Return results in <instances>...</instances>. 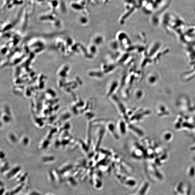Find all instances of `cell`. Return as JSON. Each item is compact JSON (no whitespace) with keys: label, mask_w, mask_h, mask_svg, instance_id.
I'll return each instance as SVG.
<instances>
[{"label":"cell","mask_w":195,"mask_h":195,"mask_svg":"<svg viewBox=\"0 0 195 195\" xmlns=\"http://www.w3.org/2000/svg\"><path fill=\"white\" fill-rule=\"evenodd\" d=\"M190 192V187L183 182L177 184L174 188V193L176 195H189Z\"/></svg>","instance_id":"cell-1"},{"label":"cell","mask_w":195,"mask_h":195,"mask_svg":"<svg viewBox=\"0 0 195 195\" xmlns=\"http://www.w3.org/2000/svg\"><path fill=\"white\" fill-rule=\"evenodd\" d=\"M19 168H14L11 171H10L9 172L7 173L6 177L8 178H11L12 177H14V176L16 175L17 173L19 172V171L20 170Z\"/></svg>","instance_id":"cell-2"},{"label":"cell","mask_w":195,"mask_h":195,"mask_svg":"<svg viewBox=\"0 0 195 195\" xmlns=\"http://www.w3.org/2000/svg\"><path fill=\"white\" fill-rule=\"evenodd\" d=\"M54 174V176H55L56 181L58 182V183H61L62 181V178H61V176L62 175L60 174L59 172L58 171H52Z\"/></svg>","instance_id":"cell-3"},{"label":"cell","mask_w":195,"mask_h":195,"mask_svg":"<svg viewBox=\"0 0 195 195\" xmlns=\"http://www.w3.org/2000/svg\"><path fill=\"white\" fill-rule=\"evenodd\" d=\"M23 184H24V183H21L20 185H19L18 187L17 186V187H16L15 189H14V190H13V191L11 192L10 194L13 195L18 193L19 191H20V190H21L22 187H23Z\"/></svg>","instance_id":"cell-4"},{"label":"cell","mask_w":195,"mask_h":195,"mask_svg":"<svg viewBox=\"0 0 195 195\" xmlns=\"http://www.w3.org/2000/svg\"><path fill=\"white\" fill-rule=\"evenodd\" d=\"M48 177L50 181L51 182L54 183L56 181L55 176L53 172H50L48 173Z\"/></svg>","instance_id":"cell-5"},{"label":"cell","mask_w":195,"mask_h":195,"mask_svg":"<svg viewBox=\"0 0 195 195\" xmlns=\"http://www.w3.org/2000/svg\"><path fill=\"white\" fill-rule=\"evenodd\" d=\"M1 195H3L4 192H5V189L4 188H1Z\"/></svg>","instance_id":"cell-6"},{"label":"cell","mask_w":195,"mask_h":195,"mask_svg":"<svg viewBox=\"0 0 195 195\" xmlns=\"http://www.w3.org/2000/svg\"><path fill=\"white\" fill-rule=\"evenodd\" d=\"M47 195H53L51 194H47Z\"/></svg>","instance_id":"cell-7"}]
</instances>
